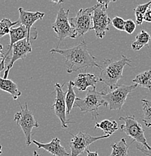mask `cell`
<instances>
[{"label": "cell", "mask_w": 151, "mask_h": 156, "mask_svg": "<svg viewBox=\"0 0 151 156\" xmlns=\"http://www.w3.org/2000/svg\"><path fill=\"white\" fill-rule=\"evenodd\" d=\"M50 53H59L66 58V71L69 74L86 69L88 67H97L101 69V66L97 63V58L89 52L87 44L84 40L78 45L68 49L53 48Z\"/></svg>", "instance_id": "6da1fadb"}, {"label": "cell", "mask_w": 151, "mask_h": 156, "mask_svg": "<svg viewBox=\"0 0 151 156\" xmlns=\"http://www.w3.org/2000/svg\"><path fill=\"white\" fill-rule=\"evenodd\" d=\"M101 65V72L99 75L100 82L110 88L114 89L118 85L117 83L123 77V68L126 66H131V60L125 56H122L121 59H104Z\"/></svg>", "instance_id": "7a4b0ae2"}, {"label": "cell", "mask_w": 151, "mask_h": 156, "mask_svg": "<svg viewBox=\"0 0 151 156\" xmlns=\"http://www.w3.org/2000/svg\"><path fill=\"white\" fill-rule=\"evenodd\" d=\"M106 93L105 89L97 91L96 89L89 90L84 98H77L74 107H77L83 113H90L92 119H95L99 116V109L100 107H108V104L104 99V95Z\"/></svg>", "instance_id": "3957f363"}, {"label": "cell", "mask_w": 151, "mask_h": 156, "mask_svg": "<svg viewBox=\"0 0 151 156\" xmlns=\"http://www.w3.org/2000/svg\"><path fill=\"white\" fill-rule=\"evenodd\" d=\"M19 105L20 107V110L14 115V120L22 129L23 132L25 135L27 145L30 146L31 143L32 142L31 140L32 128L39 127V124L35 119L32 111L29 110L28 105L27 102L25 103L24 107H23L20 104Z\"/></svg>", "instance_id": "277c9868"}, {"label": "cell", "mask_w": 151, "mask_h": 156, "mask_svg": "<svg viewBox=\"0 0 151 156\" xmlns=\"http://www.w3.org/2000/svg\"><path fill=\"white\" fill-rule=\"evenodd\" d=\"M98 4L89 9H81L77 11V15L72 18H69L71 27L74 29L77 37L83 36L87 32L92 29V15Z\"/></svg>", "instance_id": "5b68a950"}, {"label": "cell", "mask_w": 151, "mask_h": 156, "mask_svg": "<svg viewBox=\"0 0 151 156\" xmlns=\"http://www.w3.org/2000/svg\"><path fill=\"white\" fill-rule=\"evenodd\" d=\"M69 9L66 10L63 8H60L58 11L56 20L52 26V28L57 35L56 37L59 40L57 48H59V44L65 38H68V37L71 38H77L75 32H74L73 27H71L70 21H69Z\"/></svg>", "instance_id": "8992f818"}, {"label": "cell", "mask_w": 151, "mask_h": 156, "mask_svg": "<svg viewBox=\"0 0 151 156\" xmlns=\"http://www.w3.org/2000/svg\"><path fill=\"white\" fill-rule=\"evenodd\" d=\"M137 87V84H132L130 86L117 85L109 92H106L104 95V99L108 104L109 110H121L123 105L126 103L129 94Z\"/></svg>", "instance_id": "52a82bcc"}, {"label": "cell", "mask_w": 151, "mask_h": 156, "mask_svg": "<svg viewBox=\"0 0 151 156\" xmlns=\"http://www.w3.org/2000/svg\"><path fill=\"white\" fill-rule=\"evenodd\" d=\"M120 121L124 122V124L120 126V130L127 136H130L134 141H137L142 144L147 149H150L151 147L147 144L144 135V130L141 125L135 119V116H121L119 119Z\"/></svg>", "instance_id": "ba28073f"}, {"label": "cell", "mask_w": 151, "mask_h": 156, "mask_svg": "<svg viewBox=\"0 0 151 156\" xmlns=\"http://www.w3.org/2000/svg\"><path fill=\"white\" fill-rule=\"evenodd\" d=\"M70 134L72 136L70 142L71 156H79L85 151L87 152V149H89V146L94 142L104 138H108L111 136L105 134L102 136H94L84 131H81L77 134Z\"/></svg>", "instance_id": "9c48e42d"}, {"label": "cell", "mask_w": 151, "mask_h": 156, "mask_svg": "<svg viewBox=\"0 0 151 156\" xmlns=\"http://www.w3.org/2000/svg\"><path fill=\"white\" fill-rule=\"evenodd\" d=\"M66 83L63 84L56 83L54 86L56 90V98H55L54 103H53L52 109L54 110L55 115L59 119L63 128H67L69 125L74 123L73 122L69 121L66 117V92L63 90V87Z\"/></svg>", "instance_id": "30bf717a"}, {"label": "cell", "mask_w": 151, "mask_h": 156, "mask_svg": "<svg viewBox=\"0 0 151 156\" xmlns=\"http://www.w3.org/2000/svg\"><path fill=\"white\" fill-rule=\"evenodd\" d=\"M99 6L94 11L92 15V30L95 31V35L99 38H103L107 31L110 30L111 20L106 12L103 5L98 3Z\"/></svg>", "instance_id": "8fae6325"}, {"label": "cell", "mask_w": 151, "mask_h": 156, "mask_svg": "<svg viewBox=\"0 0 151 156\" xmlns=\"http://www.w3.org/2000/svg\"><path fill=\"white\" fill-rule=\"evenodd\" d=\"M19 14H20V25H23L26 27L28 31L29 38L28 41L30 42V39L35 40L38 37V31L35 28L32 29V26L36 21L41 20L45 17V13L40 12V11H25L22 8L18 9Z\"/></svg>", "instance_id": "7c38bea8"}, {"label": "cell", "mask_w": 151, "mask_h": 156, "mask_svg": "<svg viewBox=\"0 0 151 156\" xmlns=\"http://www.w3.org/2000/svg\"><path fill=\"white\" fill-rule=\"evenodd\" d=\"M31 52H32V44L27 39H23L14 44L12 47V56H11L10 62L8 64L6 70L5 71L3 78L8 79L9 71L14 66V62L18 59H25L27 54Z\"/></svg>", "instance_id": "4fadbf2b"}, {"label": "cell", "mask_w": 151, "mask_h": 156, "mask_svg": "<svg viewBox=\"0 0 151 156\" xmlns=\"http://www.w3.org/2000/svg\"><path fill=\"white\" fill-rule=\"evenodd\" d=\"M32 143L37 146L38 149H43L47 152L51 153L53 156H71V154L66 151V149L61 145L60 140L58 137H55L48 144L38 142L33 140Z\"/></svg>", "instance_id": "5bb4252c"}, {"label": "cell", "mask_w": 151, "mask_h": 156, "mask_svg": "<svg viewBox=\"0 0 151 156\" xmlns=\"http://www.w3.org/2000/svg\"><path fill=\"white\" fill-rule=\"evenodd\" d=\"M98 82H100L99 77L95 74L90 73H80L74 81V87L77 88L81 92L85 91L89 87H92L95 89Z\"/></svg>", "instance_id": "9a60e30c"}, {"label": "cell", "mask_w": 151, "mask_h": 156, "mask_svg": "<svg viewBox=\"0 0 151 156\" xmlns=\"http://www.w3.org/2000/svg\"><path fill=\"white\" fill-rule=\"evenodd\" d=\"M9 36H10V44L8 46V50L5 53L7 56H9V53L12 50V47L14 44L20 41L23 39H27L28 41L29 33L27 28L24 26L19 25V27L11 28L10 32H9Z\"/></svg>", "instance_id": "2e32d148"}, {"label": "cell", "mask_w": 151, "mask_h": 156, "mask_svg": "<svg viewBox=\"0 0 151 156\" xmlns=\"http://www.w3.org/2000/svg\"><path fill=\"white\" fill-rule=\"evenodd\" d=\"M0 89L11 94L14 100H17L21 95V92L17 85L11 80L0 77Z\"/></svg>", "instance_id": "e0dca14e"}, {"label": "cell", "mask_w": 151, "mask_h": 156, "mask_svg": "<svg viewBox=\"0 0 151 156\" xmlns=\"http://www.w3.org/2000/svg\"><path fill=\"white\" fill-rule=\"evenodd\" d=\"M150 40V34L145 30H141L135 36V41L131 44V48L134 50H140L145 46L148 48Z\"/></svg>", "instance_id": "ac0fdd59"}, {"label": "cell", "mask_w": 151, "mask_h": 156, "mask_svg": "<svg viewBox=\"0 0 151 156\" xmlns=\"http://www.w3.org/2000/svg\"><path fill=\"white\" fill-rule=\"evenodd\" d=\"M111 147L112 152L110 156H128L129 145L126 144L125 138H122L119 142H113Z\"/></svg>", "instance_id": "d6986e66"}, {"label": "cell", "mask_w": 151, "mask_h": 156, "mask_svg": "<svg viewBox=\"0 0 151 156\" xmlns=\"http://www.w3.org/2000/svg\"><path fill=\"white\" fill-rule=\"evenodd\" d=\"M68 88L66 95V113L69 114L72 109L74 108V105L76 101V94L74 90V82L70 80L67 83Z\"/></svg>", "instance_id": "ffe728a7"}, {"label": "cell", "mask_w": 151, "mask_h": 156, "mask_svg": "<svg viewBox=\"0 0 151 156\" xmlns=\"http://www.w3.org/2000/svg\"><path fill=\"white\" fill-rule=\"evenodd\" d=\"M132 82L151 91V70L138 74L132 80Z\"/></svg>", "instance_id": "44dd1931"}, {"label": "cell", "mask_w": 151, "mask_h": 156, "mask_svg": "<svg viewBox=\"0 0 151 156\" xmlns=\"http://www.w3.org/2000/svg\"><path fill=\"white\" fill-rule=\"evenodd\" d=\"M101 128L105 131L107 135H111L112 134L117 131L119 128L117 122L116 121H111L108 119H105L101 122L95 123V128Z\"/></svg>", "instance_id": "7402d4cb"}, {"label": "cell", "mask_w": 151, "mask_h": 156, "mask_svg": "<svg viewBox=\"0 0 151 156\" xmlns=\"http://www.w3.org/2000/svg\"><path fill=\"white\" fill-rule=\"evenodd\" d=\"M142 110L144 113L143 122L147 128L151 127V101L142 99Z\"/></svg>", "instance_id": "603a6c76"}, {"label": "cell", "mask_w": 151, "mask_h": 156, "mask_svg": "<svg viewBox=\"0 0 151 156\" xmlns=\"http://www.w3.org/2000/svg\"><path fill=\"white\" fill-rule=\"evenodd\" d=\"M150 5H151V1L147 3H145V4L138 5L134 9L135 15V18H136V24L140 26L142 25L143 22H144V15H145L146 11H147V9H148V8L150 7Z\"/></svg>", "instance_id": "cb8c5ba5"}, {"label": "cell", "mask_w": 151, "mask_h": 156, "mask_svg": "<svg viewBox=\"0 0 151 156\" xmlns=\"http://www.w3.org/2000/svg\"><path fill=\"white\" fill-rule=\"evenodd\" d=\"M17 24L20 25L19 20L16 22H11L10 20L8 18H3L2 20L0 21V38L9 34L11 28H13V27Z\"/></svg>", "instance_id": "d4e9b609"}, {"label": "cell", "mask_w": 151, "mask_h": 156, "mask_svg": "<svg viewBox=\"0 0 151 156\" xmlns=\"http://www.w3.org/2000/svg\"><path fill=\"white\" fill-rule=\"evenodd\" d=\"M111 23L112 25H113V27L117 29H118V30L124 31L126 21L122 18V17H115L114 18H113V20H111Z\"/></svg>", "instance_id": "484cf974"}, {"label": "cell", "mask_w": 151, "mask_h": 156, "mask_svg": "<svg viewBox=\"0 0 151 156\" xmlns=\"http://www.w3.org/2000/svg\"><path fill=\"white\" fill-rule=\"evenodd\" d=\"M136 29V23H135L132 20H127L125 23L124 31L128 34H132Z\"/></svg>", "instance_id": "4316f807"}, {"label": "cell", "mask_w": 151, "mask_h": 156, "mask_svg": "<svg viewBox=\"0 0 151 156\" xmlns=\"http://www.w3.org/2000/svg\"><path fill=\"white\" fill-rule=\"evenodd\" d=\"M8 58L9 56H6V53L3 52V46L0 44V73L5 68V62Z\"/></svg>", "instance_id": "83f0119b"}, {"label": "cell", "mask_w": 151, "mask_h": 156, "mask_svg": "<svg viewBox=\"0 0 151 156\" xmlns=\"http://www.w3.org/2000/svg\"><path fill=\"white\" fill-rule=\"evenodd\" d=\"M137 149H139L141 152L144 154V155H147V156H151V149H147V148L144 147V146H140L138 145H137Z\"/></svg>", "instance_id": "f1b7e54d"}, {"label": "cell", "mask_w": 151, "mask_h": 156, "mask_svg": "<svg viewBox=\"0 0 151 156\" xmlns=\"http://www.w3.org/2000/svg\"><path fill=\"white\" fill-rule=\"evenodd\" d=\"M144 21L147 23H151V6L148 8V9L147 10L145 13V15H144Z\"/></svg>", "instance_id": "f546056e"}, {"label": "cell", "mask_w": 151, "mask_h": 156, "mask_svg": "<svg viewBox=\"0 0 151 156\" xmlns=\"http://www.w3.org/2000/svg\"><path fill=\"white\" fill-rule=\"evenodd\" d=\"M113 2H116V1H99V0L98 3H99L100 5H103V7L107 10V9H108V5H109L110 3Z\"/></svg>", "instance_id": "4dcf8cb0"}, {"label": "cell", "mask_w": 151, "mask_h": 156, "mask_svg": "<svg viewBox=\"0 0 151 156\" xmlns=\"http://www.w3.org/2000/svg\"><path fill=\"white\" fill-rule=\"evenodd\" d=\"M87 156H99L98 152H90V149H87Z\"/></svg>", "instance_id": "1f68e13d"}, {"label": "cell", "mask_w": 151, "mask_h": 156, "mask_svg": "<svg viewBox=\"0 0 151 156\" xmlns=\"http://www.w3.org/2000/svg\"><path fill=\"white\" fill-rule=\"evenodd\" d=\"M52 2L54 3H56V4H61V3L64 2V1H55V0H53Z\"/></svg>", "instance_id": "d6a6232c"}, {"label": "cell", "mask_w": 151, "mask_h": 156, "mask_svg": "<svg viewBox=\"0 0 151 156\" xmlns=\"http://www.w3.org/2000/svg\"><path fill=\"white\" fill-rule=\"evenodd\" d=\"M32 156H41V155L38 153V152H36V151H34V152H33V155H32Z\"/></svg>", "instance_id": "836d02e7"}, {"label": "cell", "mask_w": 151, "mask_h": 156, "mask_svg": "<svg viewBox=\"0 0 151 156\" xmlns=\"http://www.w3.org/2000/svg\"><path fill=\"white\" fill-rule=\"evenodd\" d=\"M2 153V146L0 145V155Z\"/></svg>", "instance_id": "e575fe53"}]
</instances>
